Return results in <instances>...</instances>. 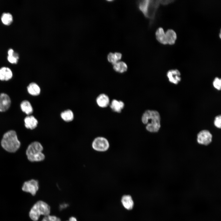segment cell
<instances>
[{
  "label": "cell",
  "instance_id": "1",
  "mask_svg": "<svg viewBox=\"0 0 221 221\" xmlns=\"http://www.w3.org/2000/svg\"><path fill=\"white\" fill-rule=\"evenodd\" d=\"M142 121L143 124L146 125V129L150 132H157L161 128V116L157 110H146L142 114Z\"/></svg>",
  "mask_w": 221,
  "mask_h": 221
},
{
  "label": "cell",
  "instance_id": "2",
  "mask_svg": "<svg viewBox=\"0 0 221 221\" xmlns=\"http://www.w3.org/2000/svg\"><path fill=\"white\" fill-rule=\"evenodd\" d=\"M2 148L9 152H14L19 148L20 142L19 141L16 132L9 130L3 135L1 141Z\"/></svg>",
  "mask_w": 221,
  "mask_h": 221
},
{
  "label": "cell",
  "instance_id": "3",
  "mask_svg": "<svg viewBox=\"0 0 221 221\" xmlns=\"http://www.w3.org/2000/svg\"><path fill=\"white\" fill-rule=\"evenodd\" d=\"M137 3L139 10L145 17L152 21L160 3V0H140L138 1Z\"/></svg>",
  "mask_w": 221,
  "mask_h": 221
},
{
  "label": "cell",
  "instance_id": "4",
  "mask_svg": "<svg viewBox=\"0 0 221 221\" xmlns=\"http://www.w3.org/2000/svg\"><path fill=\"white\" fill-rule=\"evenodd\" d=\"M43 147L42 144L37 141L31 143L28 147L26 152L27 158L31 162H39L45 158L42 153Z\"/></svg>",
  "mask_w": 221,
  "mask_h": 221
},
{
  "label": "cell",
  "instance_id": "5",
  "mask_svg": "<svg viewBox=\"0 0 221 221\" xmlns=\"http://www.w3.org/2000/svg\"><path fill=\"white\" fill-rule=\"evenodd\" d=\"M50 211V207L47 203L39 200L31 208L29 216L33 221H37L41 215L45 216L49 215Z\"/></svg>",
  "mask_w": 221,
  "mask_h": 221
},
{
  "label": "cell",
  "instance_id": "6",
  "mask_svg": "<svg viewBox=\"0 0 221 221\" xmlns=\"http://www.w3.org/2000/svg\"><path fill=\"white\" fill-rule=\"evenodd\" d=\"M92 147L95 150L99 152H104L108 149L109 144L106 138L99 137L95 138L92 143Z\"/></svg>",
  "mask_w": 221,
  "mask_h": 221
},
{
  "label": "cell",
  "instance_id": "7",
  "mask_svg": "<svg viewBox=\"0 0 221 221\" xmlns=\"http://www.w3.org/2000/svg\"><path fill=\"white\" fill-rule=\"evenodd\" d=\"M39 185L38 181L36 180L31 179L25 181L22 186V190L26 192L30 193L34 196L38 190Z\"/></svg>",
  "mask_w": 221,
  "mask_h": 221
},
{
  "label": "cell",
  "instance_id": "8",
  "mask_svg": "<svg viewBox=\"0 0 221 221\" xmlns=\"http://www.w3.org/2000/svg\"><path fill=\"white\" fill-rule=\"evenodd\" d=\"M212 138V135L208 130H203L198 134L197 141L199 144L207 145L211 142Z\"/></svg>",
  "mask_w": 221,
  "mask_h": 221
},
{
  "label": "cell",
  "instance_id": "9",
  "mask_svg": "<svg viewBox=\"0 0 221 221\" xmlns=\"http://www.w3.org/2000/svg\"><path fill=\"white\" fill-rule=\"evenodd\" d=\"M166 76L169 82L175 85L178 84L181 81V74L178 69H171L166 73Z\"/></svg>",
  "mask_w": 221,
  "mask_h": 221
},
{
  "label": "cell",
  "instance_id": "10",
  "mask_svg": "<svg viewBox=\"0 0 221 221\" xmlns=\"http://www.w3.org/2000/svg\"><path fill=\"white\" fill-rule=\"evenodd\" d=\"M10 99L9 95L5 93L0 94V112L6 111L10 107Z\"/></svg>",
  "mask_w": 221,
  "mask_h": 221
},
{
  "label": "cell",
  "instance_id": "11",
  "mask_svg": "<svg viewBox=\"0 0 221 221\" xmlns=\"http://www.w3.org/2000/svg\"><path fill=\"white\" fill-rule=\"evenodd\" d=\"M24 121L25 127L30 130L35 128L38 123L37 119L32 115L28 116L25 117Z\"/></svg>",
  "mask_w": 221,
  "mask_h": 221
},
{
  "label": "cell",
  "instance_id": "12",
  "mask_svg": "<svg viewBox=\"0 0 221 221\" xmlns=\"http://www.w3.org/2000/svg\"><path fill=\"white\" fill-rule=\"evenodd\" d=\"M12 76V72L9 68L3 67L0 68V80L7 81L11 79Z\"/></svg>",
  "mask_w": 221,
  "mask_h": 221
},
{
  "label": "cell",
  "instance_id": "13",
  "mask_svg": "<svg viewBox=\"0 0 221 221\" xmlns=\"http://www.w3.org/2000/svg\"><path fill=\"white\" fill-rule=\"evenodd\" d=\"M121 202L123 207L128 210L132 209L134 202L131 196L130 195H124L121 198Z\"/></svg>",
  "mask_w": 221,
  "mask_h": 221
},
{
  "label": "cell",
  "instance_id": "14",
  "mask_svg": "<svg viewBox=\"0 0 221 221\" xmlns=\"http://www.w3.org/2000/svg\"><path fill=\"white\" fill-rule=\"evenodd\" d=\"M96 102L99 107L104 108L108 105L110 100L108 96L107 95L104 94H101L97 98Z\"/></svg>",
  "mask_w": 221,
  "mask_h": 221
},
{
  "label": "cell",
  "instance_id": "15",
  "mask_svg": "<svg viewBox=\"0 0 221 221\" xmlns=\"http://www.w3.org/2000/svg\"><path fill=\"white\" fill-rule=\"evenodd\" d=\"M110 106L113 111L117 113H120L124 107V104L121 101L113 99L111 101Z\"/></svg>",
  "mask_w": 221,
  "mask_h": 221
},
{
  "label": "cell",
  "instance_id": "16",
  "mask_svg": "<svg viewBox=\"0 0 221 221\" xmlns=\"http://www.w3.org/2000/svg\"><path fill=\"white\" fill-rule=\"evenodd\" d=\"M167 44L173 45L175 43L177 36L173 29H169L165 33Z\"/></svg>",
  "mask_w": 221,
  "mask_h": 221
},
{
  "label": "cell",
  "instance_id": "17",
  "mask_svg": "<svg viewBox=\"0 0 221 221\" xmlns=\"http://www.w3.org/2000/svg\"><path fill=\"white\" fill-rule=\"evenodd\" d=\"M27 90L28 93L33 96L38 95L41 91L39 86L36 83L34 82L29 84L27 87Z\"/></svg>",
  "mask_w": 221,
  "mask_h": 221
},
{
  "label": "cell",
  "instance_id": "18",
  "mask_svg": "<svg viewBox=\"0 0 221 221\" xmlns=\"http://www.w3.org/2000/svg\"><path fill=\"white\" fill-rule=\"evenodd\" d=\"M156 38L160 43L163 44H167L165 33L162 27L159 28L155 33Z\"/></svg>",
  "mask_w": 221,
  "mask_h": 221
},
{
  "label": "cell",
  "instance_id": "19",
  "mask_svg": "<svg viewBox=\"0 0 221 221\" xmlns=\"http://www.w3.org/2000/svg\"><path fill=\"white\" fill-rule=\"evenodd\" d=\"M22 111L28 115L31 114L33 112V107L30 103L27 100L23 101L20 104Z\"/></svg>",
  "mask_w": 221,
  "mask_h": 221
},
{
  "label": "cell",
  "instance_id": "20",
  "mask_svg": "<svg viewBox=\"0 0 221 221\" xmlns=\"http://www.w3.org/2000/svg\"><path fill=\"white\" fill-rule=\"evenodd\" d=\"M114 70L120 73H122L127 70L128 67L126 64L122 61H118L113 64Z\"/></svg>",
  "mask_w": 221,
  "mask_h": 221
},
{
  "label": "cell",
  "instance_id": "21",
  "mask_svg": "<svg viewBox=\"0 0 221 221\" xmlns=\"http://www.w3.org/2000/svg\"><path fill=\"white\" fill-rule=\"evenodd\" d=\"M122 57V54L120 52H110L107 55V59L108 61L113 65L120 60Z\"/></svg>",
  "mask_w": 221,
  "mask_h": 221
},
{
  "label": "cell",
  "instance_id": "22",
  "mask_svg": "<svg viewBox=\"0 0 221 221\" xmlns=\"http://www.w3.org/2000/svg\"><path fill=\"white\" fill-rule=\"evenodd\" d=\"M60 116L62 119L66 122L72 121L74 117L73 112L70 110H67L62 112Z\"/></svg>",
  "mask_w": 221,
  "mask_h": 221
},
{
  "label": "cell",
  "instance_id": "23",
  "mask_svg": "<svg viewBox=\"0 0 221 221\" xmlns=\"http://www.w3.org/2000/svg\"><path fill=\"white\" fill-rule=\"evenodd\" d=\"M1 20L2 23L5 25H10L13 21V16L10 13H4L1 16Z\"/></svg>",
  "mask_w": 221,
  "mask_h": 221
},
{
  "label": "cell",
  "instance_id": "24",
  "mask_svg": "<svg viewBox=\"0 0 221 221\" xmlns=\"http://www.w3.org/2000/svg\"><path fill=\"white\" fill-rule=\"evenodd\" d=\"M19 57L17 53L14 52L13 54L7 56V59L8 61L11 64H16L17 63Z\"/></svg>",
  "mask_w": 221,
  "mask_h": 221
},
{
  "label": "cell",
  "instance_id": "25",
  "mask_svg": "<svg viewBox=\"0 0 221 221\" xmlns=\"http://www.w3.org/2000/svg\"><path fill=\"white\" fill-rule=\"evenodd\" d=\"M213 87L218 91H220L221 87V79L218 77H215L212 82Z\"/></svg>",
  "mask_w": 221,
  "mask_h": 221
},
{
  "label": "cell",
  "instance_id": "26",
  "mask_svg": "<svg viewBox=\"0 0 221 221\" xmlns=\"http://www.w3.org/2000/svg\"><path fill=\"white\" fill-rule=\"evenodd\" d=\"M41 221H61L60 219L54 215H48L45 216Z\"/></svg>",
  "mask_w": 221,
  "mask_h": 221
},
{
  "label": "cell",
  "instance_id": "27",
  "mask_svg": "<svg viewBox=\"0 0 221 221\" xmlns=\"http://www.w3.org/2000/svg\"><path fill=\"white\" fill-rule=\"evenodd\" d=\"M214 124L217 128L220 129L221 127V115L219 114L215 117Z\"/></svg>",
  "mask_w": 221,
  "mask_h": 221
},
{
  "label": "cell",
  "instance_id": "28",
  "mask_svg": "<svg viewBox=\"0 0 221 221\" xmlns=\"http://www.w3.org/2000/svg\"><path fill=\"white\" fill-rule=\"evenodd\" d=\"M14 52V50L12 48L9 49L8 51V56L11 55Z\"/></svg>",
  "mask_w": 221,
  "mask_h": 221
},
{
  "label": "cell",
  "instance_id": "29",
  "mask_svg": "<svg viewBox=\"0 0 221 221\" xmlns=\"http://www.w3.org/2000/svg\"><path fill=\"white\" fill-rule=\"evenodd\" d=\"M67 221H77V220L76 218L72 216L69 218L68 220Z\"/></svg>",
  "mask_w": 221,
  "mask_h": 221
}]
</instances>
